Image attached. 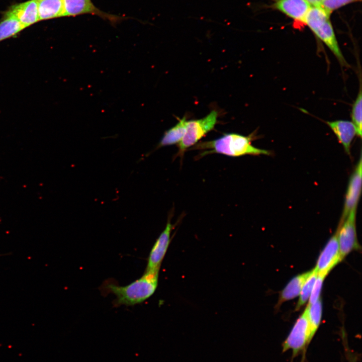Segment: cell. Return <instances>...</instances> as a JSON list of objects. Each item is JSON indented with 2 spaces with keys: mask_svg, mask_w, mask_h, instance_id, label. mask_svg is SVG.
<instances>
[{
  "mask_svg": "<svg viewBox=\"0 0 362 362\" xmlns=\"http://www.w3.org/2000/svg\"><path fill=\"white\" fill-rule=\"evenodd\" d=\"M38 11L39 21L64 17L63 0H38Z\"/></svg>",
  "mask_w": 362,
  "mask_h": 362,
  "instance_id": "cell-13",
  "label": "cell"
},
{
  "mask_svg": "<svg viewBox=\"0 0 362 362\" xmlns=\"http://www.w3.org/2000/svg\"><path fill=\"white\" fill-rule=\"evenodd\" d=\"M330 15V14L321 7L311 6L306 15L304 23L313 32L329 20Z\"/></svg>",
  "mask_w": 362,
  "mask_h": 362,
  "instance_id": "cell-17",
  "label": "cell"
},
{
  "mask_svg": "<svg viewBox=\"0 0 362 362\" xmlns=\"http://www.w3.org/2000/svg\"><path fill=\"white\" fill-rule=\"evenodd\" d=\"M159 270H145L143 275L130 284L122 286L113 282H105L102 291L116 296L114 305L133 306L142 303L155 292L158 283Z\"/></svg>",
  "mask_w": 362,
  "mask_h": 362,
  "instance_id": "cell-1",
  "label": "cell"
},
{
  "mask_svg": "<svg viewBox=\"0 0 362 362\" xmlns=\"http://www.w3.org/2000/svg\"><path fill=\"white\" fill-rule=\"evenodd\" d=\"M309 324L311 339L313 338L320 325L322 317V306L321 298L306 307Z\"/></svg>",
  "mask_w": 362,
  "mask_h": 362,
  "instance_id": "cell-18",
  "label": "cell"
},
{
  "mask_svg": "<svg viewBox=\"0 0 362 362\" xmlns=\"http://www.w3.org/2000/svg\"><path fill=\"white\" fill-rule=\"evenodd\" d=\"M341 261L338 233L336 230L321 251L315 268L318 274L327 276L329 272Z\"/></svg>",
  "mask_w": 362,
  "mask_h": 362,
  "instance_id": "cell-9",
  "label": "cell"
},
{
  "mask_svg": "<svg viewBox=\"0 0 362 362\" xmlns=\"http://www.w3.org/2000/svg\"><path fill=\"white\" fill-rule=\"evenodd\" d=\"M355 1L356 0H324L320 7L331 14L334 10Z\"/></svg>",
  "mask_w": 362,
  "mask_h": 362,
  "instance_id": "cell-22",
  "label": "cell"
},
{
  "mask_svg": "<svg viewBox=\"0 0 362 362\" xmlns=\"http://www.w3.org/2000/svg\"><path fill=\"white\" fill-rule=\"evenodd\" d=\"M312 272V270L297 275L288 283L280 295L278 302V306L283 302L293 299L299 295L304 284Z\"/></svg>",
  "mask_w": 362,
  "mask_h": 362,
  "instance_id": "cell-14",
  "label": "cell"
},
{
  "mask_svg": "<svg viewBox=\"0 0 362 362\" xmlns=\"http://www.w3.org/2000/svg\"><path fill=\"white\" fill-rule=\"evenodd\" d=\"M326 123L343 146L345 152L350 155L351 143L355 136H357L356 128L352 122L339 120L327 121Z\"/></svg>",
  "mask_w": 362,
  "mask_h": 362,
  "instance_id": "cell-11",
  "label": "cell"
},
{
  "mask_svg": "<svg viewBox=\"0 0 362 362\" xmlns=\"http://www.w3.org/2000/svg\"><path fill=\"white\" fill-rule=\"evenodd\" d=\"M312 7H320L324 0H306Z\"/></svg>",
  "mask_w": 362,
  "mask_h": 362,
  "instance_id": "cell-23",
  "label": "cell"
},
{
  "mask_svg": "<svg viewBox=\"0 0 362 362\" xmlns=\"http://www.w3.org/2000/svg\"><path fill=\"white\" fill-rule=\"evenodd\" d=\"M326 275L318 274L317 278L313 287L312 292L309 297L308 305H311L316 302L320 298V295L323 283Z\"/></svg>",
  "mask_w": 362,
  "mask_h": 362,
  "instance_id": "cell-21",
  "label": "cell"
},
{
  "mask_svg": "<svg viewBox=\"0 0 362 362\" xmlns=\"http://www.w3.org/2000/svg\"><path fill=\"white\" fill-rule=\"evenodd\" d=\"M361 183L362 160L360 153L359 159L349 178L340 221L344 220L352 210L357 209L361 192Z\"/></svg>",
  "mask_w": 362,
  "mask_h": 362,
  "instance_id": "cell-7",
  "label": "cell"
},
{
  "mask_svg": "<svg viewBox=\"0 0 362 362\" xmlns=\"http://www.w3.org/2000/svg\"><path fill=\"white\" fill-rule=\"evenodd\" d=\"M356 214V209L352 210L344 220L340 221L337 229L341 260L351 251L358 249Z\"/></svg>",
  "mask_w": 362,
  "mask_h": 362,
  "instance_id": "cell-5",
  "label": "cell"
},
{
  "mask_svg": "<svg viewBox=\"0 0 362 362\" xmlns=\"http://www.w3.org/2000/svg\"><path fill=\"white\" fill-rule=\"evenodd\" d=\"M64 17H75L84 14L96 15L113 24L120 22L124 17L103 12L96 7L92 0H63Z\"/></svg>",
  "mask_w": 362,
  "mask_h": 362,
  "instance_id": "cell-6",
  "label": "cell"
},
{
  "mask_svg": "<svg viewBox=\"0 0 362 362\" xmlns=\"http://www.w3.org/2000/svg\"><path fill=\"white\" fill-rule=\"evenodd\" d=\"M218 113L212 110L205 117L187 121L186 131L178 144V153L180 156L189 148L195 145L203 137L214 128L217 123Z\"/></svg>",
  "mask_w": 362,
  "mask_h": 362,
  "instance_id": "cell-3",
  "label": "cell"
},
{
  "mask_svg": "<svg viewBox=\"0 0 362 362\" xmlns=\"http://www.w3.org/2000/svg\"><path fill=\"white\" fill-rule=\"evenodd\" d=\"M317 275L318 273L314 268L302 287L299 295V298L296 306V310H299L309 299Z\"/></svg>",
  "mask_w": 362,
  "mask_h": 362,
  "instance_id": "cell-20",
  "label": "cell"
},
{
  "mask_svg": "<svg viewBox=\"0 0 362 362\" xmlns=\"http://www.w3.org/2000/svg\"><path fill=\"white\" fill-rule=\"evenodd\" d=\"M254 137L252 134L243 136L236 133H227L213 140L201 142L196 145L194 148L206 150L200 154L201 157L213 153L231 157L245 155H269L270 153L269 151L257 148L252 145L251 142Z\"/></svg>",
  "mask_w": 362,
  "mask_h": 362,
  "instance_id": "cell-2",
  "label": "cell"
},
{
  "mask_svg": "<svg viewBox=\"0 0 362 362\" xmlns=\"http://www.w3.org/2000/svg\"><path fill=\"white\" fill-rule=\"evenodd\" d=\"M311 340L310 327L306 308L283 343V352L292 350L293 356H296L306 348Z\"/></svg>",
  "mask_w": 362,
  "mask_h": 362,
  "instance_id": "cell-4",
  "label": "cell"
},
{
  "mask_svg": "<svg viewBox=\"0 0 362 362\" xmlns=\"http://www.w3.org/2000/svg\"><path fill=\"white\" fill-rule=\"evenodd\" d=\"M275 6L287 16L303 23L311 7L306 0H277Z\"/></svg>",
  "mask_w": 362,
  "mask_h": 362,
  "instance_id": "cell-12",
  "label": "cell"
},
{
  "mask_svg": "<svg viewBox=\"0 0 362 362\" xmlns=\"http://www.w3.org/2000/svg\"><path fill=\"white\" fill-rule=\"evenodd\" d=\"M361 106L362 95L360 81L359 92L352 105L351 112V122L356 128L357 136L360 138L361 136L362 132Z\"/></svg>",
  "mask_w": 362,
  "mask_h": 362,
  "instance_id": "cell-19",
  "label": "cell"
},
{
  "mask_svg": "<svg viewBox=\"0 0 362 362\" xmlns=\"http://www.w3.org/2000/svg\"><path fill=\"white\" fill-rule=\"evenodd\" d=\"M3 16L17 19L27 28L39 21L38 0H29L12 5L4 13Z\"/></svg>",
  "mask_w": 362,
  "mask_h": 362,
  "instance_id": "cell-10",
  "label": "cell"
},
{
  "mask_svg": "<svg viewBox=\"0 0 362 362\" xmlns=\"http://www.w3.org/2000/svg\"><path fill=\"white\" fill-rule=\"evenodd\" d=\"M187 121L186 117H184L176 125L166 131L156 148L178 144L185 134Z\"/></svg>",
  "mask_w": 362,
  "mask_h": 362,
  "instance_id": "cell-15",
  "label": "cell"
},
{
  "mask_svg": "<svg viewBox=\"0 0 362 362\" xmlns=\"http://www.w3.org/2000/svg\"><path fill=\"white\" fill-rule=\"evenodd\" d=\"M172 228L173 225L168 219L165 228L158 236L150 251L145 270H159L170 244Z\"/></svg>",
  "mask_w": 362,
  "mask_h": 362,
  "instance_id": "cell-8",
  "label": "cell"
},
{
  "mask_svg": "<svg viewBox=\"0 0 362 362\" xmlns=\"http://www.w3.org/2000/svg\"><path fill=\"white\" fill-rule=\"evenodd\" d=\"M26 28L17 19L3 16L0 21V42L16 37Z\"/></svg>",
  "mask_w": 362,
  "mask_h": 362,
  "instance_id": "cell-16",
  "label": "cell"
}]
</instances>
